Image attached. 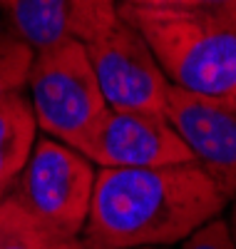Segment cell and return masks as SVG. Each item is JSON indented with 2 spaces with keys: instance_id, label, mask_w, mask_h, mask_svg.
Listing matches in <instances>:
<instances>
[{
  "instance_id": "cell-1",
  "label": "cell",
  "mask_w": 236,
  "mask_h": 249,
  "mask_svg": "<svg viewBox=\"0 0 236 249\" xmlns=\"http://www.w3.org/2000/svg\"><path fill=\"white\" fill-rule=\"evenodd\" d=\"M229 199L197 162L147 170H97L82 249L174 247L211 219Z\"/></svg>"
},
{
  "instance_id": "cell-2",
  "label": "cell",
  "mask_w": 236,
  "mask_h": 249,
  "mask_svg": "<svg viewBox=\"0 0 236 249\" xmlns=\"http://www.w3.org/2000/svg\"><path fill=\"white\" fill-rule=\"evenodd\" d=\"M174 88L236 110V30L209 13L169 5H124Z\"/></svg>"
},
{
  "instance_id": "cell-3",
  "label": "cell",
  "mask_w": 236,
  "mask_h": 249,
  "mask_svg": "<svg viewBox=\"0 0 236 249\" xmlns=\"http://www.w3.org/2000/svg\"><path fill=\"white\" fill-rule=\"evenodd\" d=\"M30 107L37 130L82 152L110 112L100 92L87 50L80 43H62L37 50L28 72Z\"/></svg>"
},
{
  "instance_id": "cell-4",
  "label": "cell",
  "mask_w": 236,
  "mask_h": 249,
  "mask_svg": "<svg viewBox=\"0 0 236 249\" xmlns=\"http://www.w3.org/2000/svg\"><path fill=\"white\" fill-rule=\"evenodd\" d=\"M95 164L82 152L52 137H37L10 197L52 232L80 239L90 214Z\"/></svg>"
},
{
  "instance_id": "cell-5",
  "label": "cell",
  "mask_w": 236,
  "mask_h": 249,
  "mask_svg": "<svg viewBox=\"0 0 236 249\" xmlns=\"http://www.w3.org/2000/svg\"><path fill=\"white\" fill-rule=\"evenodd\" d=\"M84 50L107 107L164 117L171 82L147 40L127 20L119 18L104 35L84 45Z\"/></svg>"
},
{
  "instance_id": "cell-6",
  "label": "cell",
  "mask_w": 236,
  "mask_h": 249,
  "mask_svg": "<svg viewBox=\"0 0 236 249\" xmlns=\"http://www.w3.org/2000/svg\"><path fill=\"white\" fill-rule=\"evenodd\" d=\"M82 155L100 170H147L194 162L167 117L117 110L104 115Z\"/></svg>"
},
{
  "instance_id": "cell-7",
  "label": "cell",
  "mask_w": 236,
  "mask_h": 249,
  "mask_svg": "<svg viewBox=\"0 0 236 249\" xmlns=\"http://www.w3.org/2000/svg\"><path fill=\"white\" fill-rule=\"evenodd\" d=\"M164 117L226 199L236 197V110L171 85Z\"/></svg>"
},
{
  "instance_id": "cell-8",
  "label": "cell",
  "mask_w": 236,
  "mask_h": 249,
  "mask_svg": "<svg viewBox=\"0 0 236 249\" xmlns=\"http://www.w3.org/2000/svg\"><path fill=\"white\" fill-rule=\"evenodd\" d=\"M10 30L33 53L62 43L87 45L117 20V0H15L5 10Z\"/></svg>"
},
{
  "instance_id": "cell-9",
  "label": "cell",
  "mask_w": 236,
  "mask_h": 249,
  "mask_svg": "<svg viewBox=\"0 0 236 249\" xmlns=\"http://www.w3.org/2000/svg\"><path fill=\"white\" fill-rule=\"evenodd\" d=\"M37 140V122L30 100L23 92H13L0 100V197L23 172Z\"/></svg>"
},
{
  "instance_id": "cell-10",
  "label": "cell",
  "mask_w": 236,
  "mask_h": 249,
  "mask_svg": "<svg viewBox=\"0 0 236 249\" xmlns=\"http://www.w3.org/2000/svg\"><path fill=\"white\" fill-rule=\"evenodd\" d=\"M0 249H82L80 239H67L37 222L10 195L0 197Z\"/></svg>"
},
{
  "instance_id": "cell-11",
  "label": "cell",
  "mask_w": 236,
  "mask_h": 249,
  "mask_svg": "<svg viewBox=\"0 0 236 249\" xmlns=\"http://www.w3.org/2000/svg\"><path fill=\"white\" fill-rule=\"evenodd\" d=\"M33 48L23 43L10 30V25H0V100L23 90L33 65Z\"/></svg>"
},
{
  "instance_id": "cell-12",
  "label": "cell",
  "mask_w": 236,
  "mask_h": 249,
  "mask_svg": "<svg viewBox=\"0 0 236 249\" xmlns=\"http://www.w3.org/2000/svg\"><path fill=\"white\" fill-rule=\"evenodd\" d=\"M179 249H236V247H234L226 219L217 217L209 224H204L202 230H197L191 237H186Z\"/></svg>"
},
{
  "instance_id": "cell-13",
  "label": "cell",
  "mask_w": 236,
  "mask_h": 249,
  "mask_svg": "<svg viewBox=\"0 0 236 249\" xmlns=\"http://www.w3.org/2000/svg\"><path fill=\"white\" fill-rule=\"evenodd\" d=\"M169 8H189V10H202L209 13L224 25H236V0H167Z\"/></svg>"
},
{
  "instance_id": "cell-14",
  "label": "cell",
  "mask_w": 236,
  "mask_h": 249,
  "mask_svg": "<svg viewBox=\"0 0 236 249\" xmlns=\"http://www.w3.org/2000/svg\"><path fill=\"white\" fill-rule=\"evenodd\" d=\"M226 224H229V232H231V239H234V247H236V197H234V204H231Z\"/></svg>"
},
{
  "instance_id": "cell-15",
  "label": "cell",
  "mask_w": 236,
  "mask_h": 249,
  "mask_svg": "<svg viewBox=\"0 0 236 249\" xmlns=\"http://www.w3.org/2000/svg\"><path fill=\"white\" fill-rule=\"evenodd\" d=\"M124 5H167V0H119Z\"/></svg>"
},
{
  "instance_id": "cell-16",
  "label": "cell",
  "mask_w": 236,
  "mask_h": 249,
  "mask_svg": "<svg viewBox=\"0 0 236 249\" xmlns=\"http://www.w3.org/2000/svg\"><path fill=\"white\" fill-rule=\"evenodd\" d=\"M13 3H15V0H0V8H3V10H8Z\"/></svg>"
},
{
  "instance_id": "cell-17",
  "label": "cell",
  "mask_w": 236,
  "mask_h": 249,
  "mask_svg": "<svg viewBox=\"0 0 236 249\" xmlns=\"http://www.w3.org/2000/svg\"><path fill=\"white\" fill-rule=\"evenodd\" d=\"M147 249H169V247H147Z\"/></svg>"
},
{
  "instance_id": "cell-18",
  "label": "cell",
  "mask_w": 236,
  "mask_h": 249,
  "mask_svg": "<svg viewBox=\"0 0 236 249\" xmlns=\"http://www.w3.org/2000/svg\"><path fill=\"white\" fill-rule=\"evenodd\" d=\"M234 30H236V28H234Z\"/></svg>"
}]
</instances>
